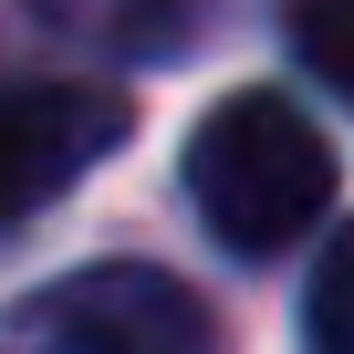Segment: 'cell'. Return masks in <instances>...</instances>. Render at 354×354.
I'll return each instance as SVG.
<instances>
[{"label": "cell", "instance_id": "cell-1", "mask_svg": "<svg viewBox=\"0 0 354 354\" xmlns=\"http://www.w3.org/2000/svg\"><path fill=\"white\" fill-rule=\"evenodd\" d=\"M188 198H198V219H209L219 250L281 261L333 209V146H323V125L281 84H240L188 136Z\"/></svg>", "mask_w": 354, "mask_h": 354}, {"label": "cell", "instance_id": "cell-3", "mask_svg": "<svg viewBox=\"0 0 354 354\" xmlns=\"http://www.w3.org/2000/svg\"><path fill=\"white\" fill-rule=\"evenodd\" d=\"M136 136L115 84H0V230H21Z\"/></svg>", "mask_w": 354, "mask_h": 354}, {"label": "cell", "instance_id": "cell-2", "mask_svg": "<svg viewBox=\"0 0 354 354\" xmlns=\"http://www.w3.org/2000/svg\"><path fill=\"white\" fill-rule=\"evenodd\" d=\"M0 354H209V313L146 261H94L0 313Z\"/></svg>", "mask_w": 354, "mask_h": 354}, {"label": "cell", "instance_id": "cell-4", "mask_svg": "<svg viewBox=\"0 0 354 354\" xmlns=\"http://www.w3.org/2000/svg\"><path fill=\"white\" fill-rule=\"evenodd\" d=\"M292 53L323 94L354 104V0H292Z\"/></svg>", "mask_w": 354, "mask_h": 354}, {"label": "cell", "instance_id": "cell-5", "mask_svg": "<svg viewBox=\"0 0 354 354\" xmlns=\"http://www.w3.org/2000/svg\"><path fill=\"white\" fill-rule=\"evenodd\" d=\"M302 323H313V354H354V219L323 240L313 292H302Z\"/></svg>", "mask_w": 354, "mask_h": 354}]
</instances>
